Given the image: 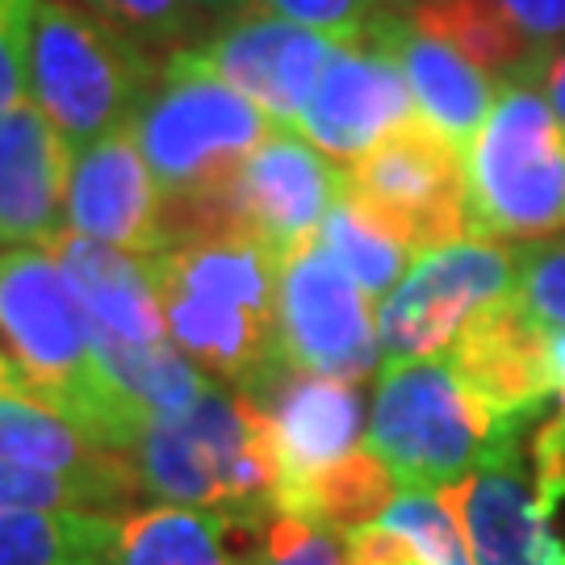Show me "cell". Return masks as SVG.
I'll return each instance as SVG.
<instances>
[{
  "label": "cell",
  "mask_w": 565,
  "mask_h": 565,
  "mask_svg": "<svg viewBox=\"0 0 565 565\" xmlns=\"http://www.w3.org/2000/svg\"><path fill=\"white\" fill-rule=\"evenodd\" d=\"M121 515L0 511V565H109Z\"/></svg>",
  "instance_id": "obj_23"
},
{
  "label": "cell",
  "mask_w": 565,
  "mask_h": 565,
  "mask_svg": "<svg viewBox=\"0 0 565 565\" xmlns=\"http://www.w3.org/2000/svg\"><path fill=\"white\" fill-rule=\"evenodd\" d=\"M343 193V168L306 142L298 130L277 126L252 151L235 181L243 226L264 239L281 260L319 239L327 210Z\"/></svg>",
  "instance_id": "obj_15"
},
{
  "label": "cell",
  "mask_w": 565,
  "mask_h": 565,
  "mask_svg": "<svg viewBox=\"0 0 565 565\" xmlns=\"http://www.w3.org/2000/svg\"><path fill=\"white\" fill-rule=\"evenodd\" d=\"M373 298L348 277L323 239L306 243L281 268L277 348L281 361L364 385L382 356Z\"/></svg>",
  "instance_id": "obj_11"
},
{
  "label": "cell",
  "mask_w": 565,
  "mask_h": 565,
  "mask_svg": "<svg viewBox=\"0 0 565 565\" xmlns=\"http://www.w3.org/2000/svg\"><path fill=\"white\" fill-rule=\"evenodd\" d=\"M524 431L494 415L445 356L385 369L369 415V448L411 494H436L503 461L524 448Z\"/></svg>",
  "instance_id": "obj_3"
},
{
  "label": "cell",
  "mask_w": 565,
  "mask_h": 565,
  "mask_svg": "<svg viewBox=\"0 0 565 565\" xmlns=\"http://www.w3.org/2000/svg\"><path fill=\"white\" fill-rule=\"evenodd\" d=\"M105 21L109 30L147 46L151 55L189 51L205 34V13L193 0H67Z\"/></svg>",
  "instance_id": "obj_26"
},
{
  "label": "cell",
  "mask_w": 565,
  "mask_h": 565,
  "mask_svg": "<svg viewBox=\"0 0 565 565\" xmlns=\"http://www.w3.org/2000/svg\"><path fill=\"white\" fill-rule=\"evenodd\" d=\"M0 356L13 364L25 394L81 424L114 452H135L142 424L109 390L84 310L55 252H0Z\"/></svg>",
  "instance_id": "obj_1"
},
{
  "label": "cell",
  "mask_w": 565,
  "mask_h": 565,
  "mask_svg": "<svg viewBox=\"0 0 565 565\" xmlns=\"http://www.w3.org/2000/svg\"><path fill=\"white\" fill-rule=\"evenodd\" d=\"M406 21L461 51L494 81H536L548 51H541L494 0H398Z\"/></svg>",
  "instance_id": "obj_20"
},
{
  "label": "cell",
  "mask_w": 565,
  "mask_h": 565,
  "mask_svg": "<svg viewBox=\"0 0 565 565\" xmlns=\"http://www.w3.org/2000/svg\"><path fill=\"white\" fill-rule=\"evenodd\" d=\"M343 198L415 256L473 235L465 156L424 114L343 168Z\"/></svg>",
  "instance_id": "obj_8"
},
{
  "label": "cell",
  "mask_w": 565,
  "mask_h": 565,
  "mask_svg": "<svg viewBox=\"0 0 565 565\" xmlns=\"http://www.w3.org/2000/svg\"><path fill=\"white\" fill-rule=\"evenodd\" d=\"M239 565H348V548L340 532L273 511L239 524Z\"/></svg>",
  "instance_id": "obj_27"
},
{
  "label": "cell",
  "mask_w": 565,
  "mask_h": 565,
  "mask_svg": "<svg viewBox=\"0 0 565 565\" xmlns=\"http://www.w3.org/2000/svg\"><path fill=\"white\" fill-rule=\"evenodd\" d=\"M163 210L168 198L142 156L135 121L76 147L67 184V231L151 260L168 247Z\"/></svg>",
  "instance_id": "obj_14"
},
{
  "label": "cell",
  "mask_w": 565,
  "mask_h": 565,
  "mask_svg": "<svg viewBox=\"0 0 565 565\" xmlns=\"http://www.w3.org/2000/svg\"><path fill=\"white\" fill-rule=\"evenodd\" d=\"M121 507H126V499H118L105 486L0 461V511H102V515H109Z\"/></svg>",
  "instance_id": "obj_28"
},
{
  "label": "cell",
  "mask_w": 565,
  "mask_h": 565,
  "mask_svg": "<svg viewBox=\"0 0 565 565\" xmlns=\"http://www.w3.org/2000/svg\"><path fill=\"white\" fill-rule=\"evenodd\" d=\"M469 223L486 239H548L565 231V126L541 84L503 81L465 151Z\"/></svg>",
  "instance_id": "obj_6"
},
{
  "label": "cell",
  "mask_w": 565,
  "mask_h": 565,
  "mask_svg": "<svg viewBox=\"0 0 565 565\" xmlns=\"http://www.w3.org/2000/svg\"><path fill=\"white\" fill-rule=\"evenodd\" d=\"M130 461L139 490L156 503L198 507L231 520H264L277 511L268 427L231 385H210L189 411L151 419Z\"/></svg>",
  "instance_id": "obj_2"
},
{
  "label": "cell",
  "mask_w": 565,
  "mask_h": 565,
  "mask_svg": "<svg viewBox=\"0 0 565 565\" xmlns=\"http://www.w3.org/2000/svg\"><path fill=\"white\" fill-rule=\"evenodd\" d=\"M348 565H478L457 515L440 494L403 490L377 524L343 536Z\"/></svg>",
  "instance_id": "obj_21"
},
{
  "label": "cell",
  "mask_w": 565,
  "mask_h": 565,
  "mask_svg": "<svg viewBox=\"0 0 565 565\" xmlns=\"http://www.w3.org/2000/svg\"><path fill=\"white\" fill-rule=\"evenodd\" d=\"M76 147L34 102L0 114V247L51 252L67 231Z\"/></svg>",
  "instance_id": "obj_16"
},
{
  "label": "cell",
  "mask_w": 565,
  "mask_h": 565,
  "mask_svg": "<svg viewBox=\"0 0 565 565\" xmlns=\"http://www.w3.org/2000/svg\"><path fill=\"white\" fill-rule=\"evenodd\" d=\"M548 340L553 331L536 323L511 294L507 302L490 306L465 327L445 361L494 415H503L507 424L532 427L541 406L553 398Z\"/></svg>",
  "instance_id": "obj_17"
},
{
  "label": "cell",
  "mask_w": 565,
  "mask_h": 565,
  "mask_svg": "<svg viewBox=\"0 0 565 565\" xmlns=\"http://www.w3.org/2000/svg\"><path fill=\"white\" fill-rule=\"evenodd\" d=\"M541 84V93H545V102L553 105V114H557V121L565 126V42L562 46H553L545 55V63H541V72H536V81Z\"/></svg>",
  "instance_id": "obj_33"
},
{
  "label": "cell",
  "mask_w": 565,
  "mask_h": 565,
  "mask_svg": "<svg viewBox=\"0 0 565 565\" xmlns=\"http://www.w3.org/2000/svg\"><path fill=\"white\" fill-rule=\"evenodd\" d=\"M0 461L105 486L126 503L139 494V473L126 452L105 448L55 406H46L34 394H18V390L0 394Z\"/></svg>",
  "instance_id": "obj_19"
},
{
  "label": "cell",
  "mask_w": 565,
  "mask_h": 565,
  "mask_svg": "<svg viewBox=\"0 0 565 565\" xmlns=\"http://www.w3.org/2000/svg\"><path fill=\"white\" fill-rule=\"evenodd\" d=\"M515 281L520 247L503 239L469 235L424 252L377 310L385 369L445 356L478 315L515 294Z\"/></svg>",
  "instance_id": "obj_9"
},
{
  "label": "cell",
  "mask_w": 565,
  "mask_h": 565,
  "mask_svg": "<svg viewBox=\"0 0 565 565\" xmlns=\"http://www.w3.org/2000/svg\"><path fill=\"white\" fill-rule=\"evenodd\" d=\"M394 0H252V9L306 25L335 42H361Z\"/></svg>",
  "instance_id": "obj_30"
},
{
  "label": "cell",
  "mask_w": 565,
  "mask_h": 565,
  "mask_svg": "<svg viewBox=\"0 0 565 565\" xmlns=\"http://www.w3.org/2000/svg\"><path fill=\"white\" fill-rule=\"evenodd\" d=\"M9 390H18V394H25L18 382V373H13V364L0 356V394H9Z\"/></svg>",
  "instance_id": "obj_36"
},
{
  "label": "cell",
  "mask_w": 565,
  "mask_h": 565,
  "mask_svg": "<svg viewBox=\"0 0 565 565\" xmlns=\"http://www.w3.org/2000/svg\"><path fill=\"white\" fill-rule=\"evenodd\" d=\"M273 130L277 121L210 72L193 46L168 55L160 84L135 118L142 156L168 202L226 193Z\"/></svg>",
  "instance_id": "obj_4"
},
{
  "label": "cell",
  "mask_w": 565,
  "mask_h": 565,
  "mask_svg": "<svg viewBox=\"0 0 565 565\" xmlns=\"http://www.w3.org/2000/svg\"><path fill=\"white\" fill-rule=\"evenodd\" d=\"M335 46V39L315 34L306 25L260 9H243L235 18L218 21L193 51L235 93L260 105L277 126H294L323 81Z\"/></svg>",
  "instance_id": "obj_13"
},
{
  "label": "cell",
  "mask_w": 565,
  "mask_h": 565,
  "mask_svg": "<svg viewBox=\"0 0 565 565\" xmlns=\"http://www.w3.org/2000/svg\"><path fill=\"white\" fill-rule=\"evenodd\" d=\"M398 490L403 486L390 473V465L373 448H361V452L343 457L340 465H331L323 478L310 486V494L302 499L294 520L331 527V532L348 536L364 524H377L385 507L398 499Z\"/></svg>",
  "instance_id": "obj_24"
},
{
  "label": "cell",
  "mask_w": 565,
  "mask_h": 565,
  "mask_svg": "<svg viewBox=\"0 0 565 565\" xmlns=\"http://www.w3.org/2000/svg\"><path fill=\"white\" fill-rule=\"evenodd\" d=\"M478 565H565L553 511L565 503V419L532 427L524 448L436 490Z\"/></svg>",
  "instance_id": "obj_7"
},
{
  "label": "cell",
  "mask_w": 565,
  "mask_h": 565,
  "mask_svg": "<svg viewBox=\"0 0 565 565\" xmlns=\"http://www.w3.org/2000/svg\"><path fill=\"white\" fill-rule=\"evenodd\" d=\"M369 34H377V39L398 55V63H403V72H406V84H411V93H415V109L465 156L469 142L478 139L482 121L490 118V109H494L499 84L486 81V72H478V67L465 60L461 51H452L448 42L431 39V34H419V30L406 21L398 0L369 25Z\"/></svg>",
  "instance_id": "obj_18"
},
{
  "label": "cell",
  "mask_w": 565,
  "mask_h": 565,
  "mask_svg": "<svg viewBox=\"0 0 565 565\" xmlns=\"http://www.w3.org/2000/svg\"><path fill=\"white\" fill-rule=\"evenodd\" d=\"M239 394L260 411L268 427V445L277 461V511L298 515L310 486L331 465L361 452L364 390L356 382L277 361Z\"/></svg>",
  "instance_id": "obj_10"
},
{
  "label": "cell",
  "mask_w": 565,
  "mask_h": 565,
  "mask_svg": "<svg viewBox=\"0 0 565 565\" xmlns=\"http://www.w3.org/2000/svg\"><path fill=\"white\" fill-rule=\"evenodd\" d=\"M548 369H553V398H557V415L565 419V331H553V340H548Z\"/></svg>",
  "instance_id": "obj_34"
},
{
  "label": "cell",
  "mask_w": 565,
  "mask_h": 565,
  "mask_svg": "<svg viewBox=\"0 0 565 565\" xmlns=\"http://www.w3.org/2000/svg\"><path fill=\"white\" fill-rule=\"evenodd\" d=\"M415 118V93L398 55L377 34L340 42L302 118L294 121L331 163L352 168Z\"/></svg>",
  "instance_id": "obj_12"
},
{
  "label": "cell",
  "mask_w": 565,
  "mask_h": 565,
  "mask_svg": "<svg viewBox=\"0 0 565 565\" xmlns=\"http://www.w3.org/2000/svg\"><path fill=\"white\" fill-rule=\"evenodd\" d=\"M239 524L198 507H142L121 515L109 565H239Z\"/></svg>",
  "instance_id": "obj_22"
},
{
  "label": "cell",
  "mask_w": 565,
  "mask_h": 565,
  "mask_svg": "<svg viewBox=\"0 0 565 565\" xmlns=\"http://www.w3.org/2000/svg\"><path fill=\"white\" fill-rule=\"evenodd\" d=\"M515 298L545 331H565V235L520 247Z\"/></svg>",
  "instance_id": "obj_29"
},
{
  "label": "cell",
  "mask_w": 565,
  "mask_h": 565,
  "mask_svg": "<svg viewBox=\"0 0 565 565\" xmlns=\"http://www.w3.org/2000/svg\"><path fill=\"white\" fill-rule=\"evenodd\" d=\"M160 55L67 0H39L30 34V102L72 139L97 142L139 118L160 84Z\"/></svg>",
  "instance_id": "obj_5"
},
{
  "label": "cell",
  "mask_w": 565,
  "mask_h": 565,
  "mask_svg": "<svg viewBox=\"0 0 565 565\" xmlns=\"http://www.w3.org/2000/svg\"><path fill=\"white\" fill-rule=\"evenodd\" d=\"M319 239L327 243V252L348 268V277L361 285L373 302H385L390 289L406 277V268L419 260L406 243H398L394 235H385L377 223H369L343 193L335 198V205L327 210Z\"/></svg>",
  "instance_id": "obj_25"
},
{
  "label": "cell",
  "mask_w": 565,
  "mask_h": 565,
  "mask_svg": "<svg viewBox=\"0 0 565 565\" xmlns=\"http://www.w3.org/2000/svg\"><path fill=\"white\" fill-rule=\"evenodd\" d=\"M205 18H235L243 9H252V0H193Z\"/></svg>",
  "instance_id": "obj_35"
},
{
  "label": "cell",
  "mask_w": 565,
  "mask_h": 565,
  "mask_svg": "<svg viewBox=\"0 0 565 565\" xmlns=\"http://www.w3.org/2000/svg\"><path fill=\"white\" fill-rule=\"evenodd\" d=\"M39 0H0V114L30 102V34Z\"/></svg>",
  "instance_id": "obj_31"
},
{
  "label": "cell",
  "mask_w": 565,
  "mask_h": 565,
  "mask_svg": "<svg viewBox=\"0 0 565 565\" xmlns=\"http://www.w3.org/2000/svg\"><path fill=\"white\" fill-rule=\"evenodd\" d=\"M541 51L565 42V0H494Z\"/></svg>",
  "instance_id": "obj_32"
}]
</instances>
